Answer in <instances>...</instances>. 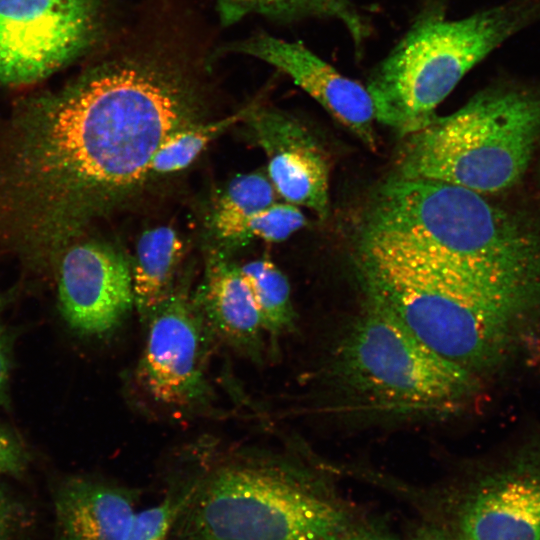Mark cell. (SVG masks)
<instances>
[{"mask_svg": "<svg viewBox=\"0 0 540 540\" xmlns=\"http://www.w3.org/2000/svg\"><path fill=\"white\" fill-rule=\"evenodd\" d=\"M323 378L344 407L398 419L456 415L482 384L368 299L333 343Z\"/></svg>", "mask_w": 540, "mask_h": 540, "instance_id": "obj_2", "label": "cell"}, {"mask_svg": "<svg viewBox=\"0 0 540 540\" xmlns=\"http://www.w3.org/2000/svg\"><path fill=\"white\" fill-rule=\"evenodd\" d=\"M195 304L212 334L240 353L260 358L261 317L240 267L213 265Z\"/></svg>", "mask_w": 540, "mask_h": 540, "instance_id": "obj_13", "label": "cell"}, {"mask_svg": "<svg viewBox=\"0 0 540 540\" xmlns=\"http://www.w3.org/2000/svg\"><path fill=\"white\" fill-rule=\"evenodd\" d=\"M539 138L540 90L495 85L408 134L399 176L499 192L523 176Z\"/></svg>", "mask_w": 540, "mask_h": 540, "instance_id": "obj_5", "label": "cell"}, {"mask_svg": "<svg viewBox=\"0 0 540 540\" xmlns=\"http://www.w3.org/2000/svg\"><path fill=\"white\" fill-rule=\"evenodd\" d=\"M413 540H459L454 533L437 528H424L419 531Z\"/></svg>", "mask_w": 540, "mask_h": 540, "instance_id": "obj_25", "label": "cell"}, {"mask_svg": "<svg viewBox=\"0 0 540 540\" xmlns=\"http://www.w3.org/2000/svg\"><path fill=\"white\" fill-rule=\"evenodd\" d=\"M184 243L169 226H158L142 233L136 246L132 272L134 305L144 320L170 293L176 269L183 257Z\"/></svg>", "mask_w": 540, "mask_h": 540, "instance_id": "obj_14", "label": "cell"}, {"mask_svg": "<svg viewBox=\"0 0 540 540\" xmlns=\"http://www.w3.org/2000/svg\"><path fill=\"white\" fill-rule=\"evenodd\" d=\"M246 114L242 111L222 120L174 131L157 149L149 163L148 174H168L187 168L214 138Z\"/></svg>", "mask_w": 540, "mask_h": 540, "instance_id": "obj_18", "label": "cell"}, {"mask_svg": "<svg viewBox=\"0 0 540 540\" xmlns=\"http://www.w3.org/2000/svg\"><path fill=\"white\" fill-rule=\"evenodd\" d=\"M25 464V453L20 443L0 427V474L17 473Z\"/></svg>", "mask_w": 540, "mask_h": 540, "instance_id": "obj_21", "label": "cell"}, {"mask_svg": "<svg viewBox=\"0 0 540 540\" xmlns=\"http://www.w3.org/2000/svg\"><path fill=\"white\" fill-rule=\"evenodd\" d=\"M53 280L63 320L82 336L110 333L134 305L128 260L105 242L82 238L70 245Z\"/></svg>", "mask_w": 540, "mask_h": 540, "instance_id": "obj_9", "label": "cell"}, {"mask_svg": "<svg viewBox=\"0 0 540 540\" xmlns=\"http://www.w3.org/2000/svg\"><path fill=\"white\" fill-rule=\"evenodd\" d=\"M459 540H540V445L512 450L466 492Z\"/></svg>", "mask_w": 540, "mask_h": 540, "instance_id": "obj_8", "label": "cell"}, {"mask_svg": "<svg viewBox=\"0 0 540 540\" xmlns=\"http://www.w3.org/2000/svg\"><path fill=\"white\" fill-rule=\"evenodd\" d=\"M338 540H400L374 528H348Z\"/></svg>", "mask_w": 540, "mask_h": 540, "instance_id": "obj_23", "label": "cell"}, {"mask_svg": "<svg viewBox=\"0 0 540 540\" xmlns=\"http://www.w3.org/2000/svg\"><path fill=\"white\" fill-rule=\"evenodd\" d=\"M135 490L87 478L64 483L56 496L63 540H126L137 514Z\"/></svg>", "mask_w": 540, "mask_h": 540, "instance_id": "obj_12", "label": "cell"}, {"mask_svg": "<svg viewBox=\"0 0 540 540\" xmlns=\"http://www.w3.org/2000/svg\"><path fill=\"white\" fill-rule=\"evenodd\" d=\"M226 23L247 13H260L278 19H333L349 33L360 53L370 34V24L353 0H217Z\"/></svg>", "mask_w": 540, "mask_h": 540, "instance_id": "obj_15", "label": "cell"}, {"mask_svg": "<svg viewBox=\"0 0 540 540\" xmlns=\"http://www.w3.org/2000/svg\"><path fill=\"white\" fill-rule=\"evenodd\" d=\"M287 74L327 112L375 149V109L367 87L341 74L305 45L259 35L234 47Z\"/></svg>", "mask_w": 540, "mask_h": 540, "instance_id": "obj_10", "label": "cell"}, {"mask_svg": "<svg viewBox=\"0 0 540 540\" xmlns=\"http://www.w3.org/2000/svg\"><path fill=\"white\" fill-rule=\"evenodd\" d=\"M539 18L540 0H511L458 19L423 10L368 76L376 120L403 135L419 130L475 65Z\"/></svg>", "mask_w": 540, "mask_h": 540, "instance_id": "obj_4", "label": "cell"}, {"mask_svg": "<svg viewBox=\"0 0 540 540\" xmlns=\"http://www.w3.org/2000/svg\"><path fill=\"white\" fill-rule=\"evenodd\" d=\"M360 245L540 295V236L518 217L458 185L390 179L376 194Z\"/></svg>", "mask_w": 540, "mask_h": 540, "instance_id": "obj_1", "label": "cell"}, {"mask_svg": "<svg viewBox=\"0 0 540 540\" xmlns=\"http://www.w3.org/2000/svg\"><path fill=\"white\" fill-rule=\"evenodd\" d=\"M149 329L136 381L161 406L190 409L208 402L205 370L209 330L184 290L172 291L148 318Z\"/></svg>", "mask_w": 540, "mask_h": 540, "instance_id": "obj_7", "label": "cell"}, {"mask_svg": "<svg viewBox=\"0 0 540 540\" xmlns=\"http://www.w3.org/2000/svg\"><path fill=\"white\" fill-rule=\"evenodd\" d=\"M344 510L304 475L271 457L238 454L191 480L177 540H338Z\"/></svg>", "mask_w": 540, "mask_h": 540, "instance_id": "obj_3", "label": "cell"}, {"mask_svg": "<svg viewBox=\"0 0 540 540\" xmlns=\"http://www.w3.org/2000/svg\"><path fill=\"white\" fill-rule=\"evenodd\" d=\"M5 295L0 294V308L5 302ZM11 337L0 318V404L7 401L11 372Z\"/></svg>", "mask_w": 540, "mask_h": 540, "instance_id": "obj_22", "label": "cell"}, {"mask_svg": "<svg viewBox=\"0 0 540 540\" xmlns=\"http://www.w3.org/2000/svg\"><path fill=\"white\" fill-rule=\"evenodd\" d=\"M240 270L260 313L263 331L275 337L293 328L295 312L283 272L268 258L250 261Z\"/></svg>", "mask_w": 540, "mask_h": 540, "instance_id": "obj_16", "label": "cell"}, {"mask_svg": "<svg viewBox=\"0 0 540 540\" xmlns=\"http://www.w3.org/2000/svg\"><path fill=\"white\" fill-rule=\"evenodd\" d=\"M305 224L306 218L296 205L275 202L247 221L244 239L257 237L268 242H281Z\"/></svg>", "mask_w": 540, "mask_h": 540, "instance_id": "obj_20", "label": "cell"}, {"mask_svg": "<svg viewBox=\"0 0 540 540\" xmlns=\"http://www.w3.org/2000/svg\"><path fill=\"white\" fill-rule=\"evenodd\" d=\"M253 122L275 191L286 202L307 207L324 219L328 214L329 166L320 144L302 124L280 112H258Z\"/></svg>", "mask_w": 540, "mask_h": 540, "instance_id": "obj_11", "label": "cell"}, {"mask_svg": "<svg viewBox=\"0 0 540 540\" xmlns=\"http://www.w3.org/2000/svg\"><path fill=\"white\" fill-rule=\"evenodd\" d=\"M275 189L263 173L237 176L220 197L215 213L217 234L228 240L244 239L247 221L259 211L275 203Z\"/></svg>", "mask_w": 540, "mask_h": 540, "instance_id": "obj_17", "label": "cell"}, {"mask_svg": "<svg viewBox=\"0 0 540 540\" xmlns=\"http://www.w3.org/2000/svg\"><path fill=\"white\" fill-rule=\"evenodd\" d=\"M98 24L95 0H0V85L48 77L91 45Z\"/></svg>", "mask_w": 540, "mask_h": 540, "instance_id": "obj_6", "label": "cell"}, {"mask_svg": "<svg viewBox=\"0 0 540 540\" xmlns=\"http://www.w3.org/2000/svg\"><path fill=\"white\" fill-rule=\"evenodd\" d=\"M190 486L191 480L183 488L167 494L158 504L138 511L126 540H170Z\"/></svg>", "mask_w": 540, "mask_h": 540, "instance_id": "obj_19", "label": "cell"}, {"mask_svg": "<svg viewBox=\"0 0 540 540\" xmlns=\"http://www.w3.org/2000/svg\"><path fill=\"white\" fill-rule=\"evenodd\" d=\"M11 506L6 495L0 489V540H4L11 524Z\"/></svg>", "mask_w": 540, "mask_h": 540, "instance_id": "obj_24", "label": "cell"}]
</instances>
